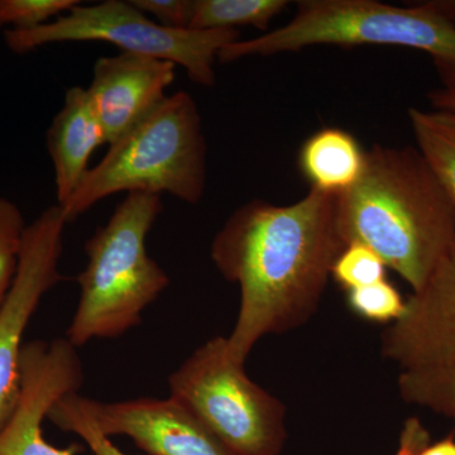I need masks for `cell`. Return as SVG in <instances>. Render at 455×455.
I'll use <instances>...</instances> for the list:
<instances>
[{"instance_id":"cell-18","label":"cell","mask_w":455,"mask_h":455,"mask_svg":"<svg viewBox=\"0 0 455 455\" xmlns=\"http://www.w3.org/2000/svg\"><path fill=\"white\" fill-rule=\"evenodd\" d=\"M387 266L374 251L363 244L346 245L331 268V277L347 291L387 280Z\"/></svg>"},{"instance_id":"cell-17","label":"cell","mask_w":455,"mask_h":455,"mask_svg":"<svg viewBox=\"0 0 455 455\" xmlns=\"http://www.w3.org/2000/svg\"><path fill=\"white\" fill-rule=\"evenodd\" d=\"M397 386L405 403L427 407L455 421V362L403 371Z\"/></svg>"},{"instance_id":"cell-8","label":"cell","mask_w":455,"mask_h":455,"mask_svg":"<svg viewBox=\"0 0 455 455\" xmlns=\"http://www.w3.org/2000/svg\"><path fill=\"white\" fill-rule=\"evenodd\" d=\"M68 224L53 205L26 227L13 284L0 307V430L11 418L20 392L23 335L50 290L65 277L59 271Z\"/></svg>"},{"instance_id":"cell-20","label":"cell","mask_w":455,"mask_h":455,"mask_svg":"<svg viewBox=\"0 0 455 455\" xmlns=\"http://www.w3.org/2000/svg\"><path fill=\"white\" fill-rule=\"evenodd\" d=\"M47 419L62 431L79 435L89 445L94 455H128L116 448L110 438H107L99 431L92 419L80 406L77 394L62 397L51 409Z\"/></svg>"},{"instance_id":"cell-10","label":"cell","mask_w":455,"mask_h":455,"mask_svg":"<svg viewBox=\"0 0 455 455\" xmlns=\"http://www.w3.org/2000/svg\"><path fill=\"white\" fill-rule=\"evenodd\" d=\"M77 401L103 435L128 436L148 455H235L175 397Z\"/></svg>"},{"instance_id":"cell-11","label":"cell","mask_w":455,"mask_h":455,"mask_svg":"<svg viewBox=\"0 0 455 455\" xmlns=\"http://www.w3.org/2000/svg\"><path fill=\"white\" fill-rule=\"evenodd\" d=\"M383 357L403 371L455 362V242L381 338Z\"/></svg>"},{"instance_id":"cell-13","label":"cell","mask_w":455,"mask_h":455,"mask_svg":"<svg viewBox=\"0 0 455 455\" xmlns=\"http://www.w3.org/2000/svg\"><path fill=\"white\" fill-rule=\"evenodd\" d=\"M108 145L88 92L80 86L68 89L64 107L47 132V148L55 169L57 205L70 200L89 172V161L99 147Z\"/></svg>"},{"instance_id":"cell-9","label":"cell","mask_w":455,"mask_h":455,"mask_svg":"<svg viewBox=\"0 0 455 455\" xmlns=\"http://www.w3.org/2000/svg\"><path fill=\"white\" fill-rule=\"evenodd\" d=\"M66 338L26 343L20 355L17 405L0 430V455H76L82 447L56 448L44 438L42 423L68 395L79 394L84 367Z\"/></svg>"},{"instance_id":"cell-1","label":"cell","mask_w":455,"mask_h":455,"mask_svg":"<svg viewBox=\"0 0 455 455\" xmlns=\"http://www.w3.org/2000/svg\"><path fill=\"white\" fill-rule=\"evenodd\" d=\"M344 248L333 194L310 188L290 205L256 199L236 209L211 248L215 267L241 291L228 357L244 366L263 337L305 324Z\"/></svg>"},{"instance_id":"cell-14","label":"cell","mask_w":455,"mask_h":455,"mask_svg":"<svg viewBox=\"0 0 455 455\" xmlns=\"http://www.w3.org/2000/svg\"><path fill=\"white\" fill-rule=\"evenodd\" d=\"M299 164L311 188L339 196L361 178L366 151L349 132L323 128L305 140Z\"/></svg>"},{"instance_id":"cell-26","label":"cell","mask_w":455,"mask_h":455,"mask_svg":"<svg viewBox=\"0 0 455 455\" xmlns=\"http://www.w3.org/2000/svg\"><path fill=\"white\" fill-rule=\"evenodd\" d=\"M431 8L435 9L445 20L455 26V0H427Z\"/></svg>"},{"instance_id":"cell-7","label":"cell","mask_w":455,"mask_h":455,"mask_svg":"<svg viewBox=\"0 0 455 455\" xmlns=\"http://www.w3.org/2000/svg\"><path fill=\"white\" fill-rule=\"evenodd\" d=\"M8 49L16 53L61 42H107L122 52L154 57L182 66L188 79L205 88L215 85V61L227 44L241 40L238 29H173L158 25L131 0H106L79 5L46 25L28 31L4 33Z\"/></svg>"},{"instance_id":"cell-21","label":"cell","mask_w":455,"mask_h":455,"mask_svg":"<svg viewBox=\"0 0 455 455\" xmlns=\"http://www.w3.org/2000/svg\"><path fill=\"white\" fill-rule=\"evenodd\" d=\"M350 309L370 322L395 323L405 311L406 300L387 280L348 291Z\"/></svg>"},{"instance_id":"cell-3","label":"cell","mask_w":455,"mask_h":455,"mask_svg":"<svg viewBox=\"0 0 455 455\" xmlns=\"http://www.w3.org/2000/svg\"><path fill=\"white\" fill-rule=\"evenodd\" d=\"M161 212L158 194L128 193L106 226L86 242L88 263L76 278L79 302L66 331L76 348L136 328L147 307L169 287V275L146 247Z\"/></svg>"},{"instance_id":"cell-5","label":"cell","mask_w":455,"mask_h":455,"mask_svg":"<svg viewBox=\"0 0 455 455\" xmlns=\"http://www.w3.org/2000/svg\"><path fill=\"white\" fill-rule=\"evenodd\" d=\"M286 25L227 44L224 64L320 46H397L427 53L443 89H455V26L427 2L398 7L377 0H300Z\"/></svg>"},{"instance_id":"cell-19","label":"cell","mask_w":455,"mask_h":455,"mask_svg":"<svg viewBox=\"0 0 455 455\" xmlns=\"http://www.w3.org/2000/svg\"><path fill=\"white\" fill-rule=\"evenodd\" d=\"M26 224L16 204L0 197V307L16 277Z\"/></svg>"},{"instance_id":"cell-2","label":"cell","mask_w":455,"mask_h":455,"mask_svg":"<svg viewBox=\"0 0 455 455\" xmlns=\"http://www.w3.org/2000/svg\"><path fill=\"white\" fill-rule=\"evenodd\" d=\"M346 245L374 251L414 292L455 242V211L416 147L374 145L358 181L337 196Z\"/></svg>"},{"instance_id":"cell-25","label":"cell","mask_w":455,"mask_h":455,"mask_svg":"<svg viewBox=\"0 0 455 455\" xmlns=\"http://www.w3.org/2000/svg\"><path fill=\"white\" fill-rule=\"evenodd\" d=\"M419 455H455V434L425 447Z\"/></svg>"},{"instance_id":"cell-22","label":"cell","mask_w":455,"mask_h":455,"mask_svg":"<svg viewBox=\"0 0 455 455\" xmlns=\"http://www.w3.org/2000/svg\"><path fill=\"white\" fill-rule=\"evenodd\" d=\"M80 0H0V28L28 31L56 20L80 4Z\"/></svg>"},{"instance_id":"cell-16","label":"cell","mask_w":455,"mask_h":455,"mask_svg":"<svg viewBox=\"0 0 455 455\" xmlns=\"http://www.w3.org/2000/svg\"><path fill=\"white\" fill-rule=\"evenodd\" d=\"M289 4L286 0H193L188 29L212 31L254 27L266 31Z\"/></svg>"},{"instance_id":"cell-24","label":"cell","mask_w":455,"mask_h":455,"mask_svg":"<svg viewBox=\"0 0 455 455\" xmlns=\"http://www.w3.org/2000/svg\"><path fill=\"white\" fill-rule=\"evenodd\" d=\"M427 99L434 109L453 110L455 112V89L433 90Z\"/></svg>"},{"instance_id":"cell-4","label":"cell","mask_w":455,"mask_h":455,"mask_svg":"<svg viewBox=\"0 0 455 455\" xmlns=\"http://www.w3.org/2000/svg\"><path fill=\"white\" fill-rule=\"evenodd\" d=\"M206 187V140L194 98L178 92L164 98L133 130L110 145L61 206L68 223L118 193L171 194L199 204Z\"/></svg>"},{"instance_id":"cell-12","label":"cell","mask_w":455,"mask_h":455,"mask_svg":"<svg viewBox=\"0 0 455 455\" xmlns=\"http://www.w3.org/2000/svg\"><path fill=\"white\" fill-rule=\"evenodd\" d=\"M176 65L154 57L121 52L97 60L88 92L112 145L154 112L175 82Z\"/></svg>"},{"instance_id":"cell-15","label":"cell","mask_w":455,"mask_h":455,"mask_svg":"<svg viewBox=\"0 0 455 455\" xmlns=\"http://www.w3.org/2000/svg\"><path fill=\"white\" fill-rule=\"evenodd\" d=\"M416 148L429 164L455 211V112L410 108Z\"/></svg>"},{"instance_id":"cell-23","label":"cell","mask_w":455,"mask_h":455,"mask_svg":"<svg viewBox=\"0 0 455 455\" xmlns=\"http://www.w3.org/2000/svg\"><path fill=\"white\" fill-rule=\"evenodd\" d=\"M146 16L157 20L158 25L173 29H188L193 0H131Z\"/></svg>"},{"instance_id":"cell-6","label":"cell","mask_w":455,"mask_h":455,"mask_svg":"<svg viewBox=\"0 0 455 455\" xmlns=\"http://www.w3.org/2000/svg\"><path fill=\"white\" fill-rule=\"evenodd\" d=\"M170 396L187 405L235 455H280L286 407L227 355L212 337L169 377Z\"/></svg>"}]
</instances>
